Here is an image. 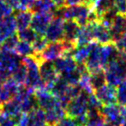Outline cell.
<instances>
[{
	"instance_id": "obj_1",
	"label": "cell",
	"mask_w": 126,
	"mask_h": 126,
	"mask_svg": "<svg viewBox=\"0 0 126 126\" xmlns=\"http://www.w3.org/2000/svg\"><path fill=\"white\" fill-rule=\"evenodd\" d=\"M22 64V59L15 52H0V80L4 81L11 78Z\"/></svg>"
},
{
	"instance_id": "obj_2",
	"label": "cell",
	"mask_w": 126,
	"mask_h": 126,
	"mask_svg": "<svg viewBox=\"0 0 126 126\" xmlns=\"http://www.w3.org/2000/svg\"><path fill=\"white\" fill-rule=\"evenodd\" d=\"M105 73L107 84L118 87L126 78V64L119 55L105 67Z\"/></svg>"
},
{
	"instance_id": "obj_3",
	"label": "cell",
	"mask_w": 126,
	"mask_h": 126,
	"mask_svg": "<svg viewBox=\"0 0 126 126\" xmlns=\"http://www.w3.org/2000/svg\"><path fill=\"white\" fill-rule=\"evenodd\" d=\"M89 95L88 93L81 91L77 97L74 98L65 108L67 116L76 119L79 117L88 114V99Z\"/></svg>"
},
{
	"instance_id": "obj_4",
	"label": "cell",
	"mask_w": 126,
	"mask_h": 126,
	"mask_svg": "<svg viewBox=\"0 0 126 126\" xmlns=\"http://www.w3.org/2000/svg\"><path fill=\"white\" fill-rule=\"evenodd\" d=\"M48 42H60L64 38V19L58 16H54L45 34Z\"/></svg>"
},
{
	"instance_id": "obj_5",
	"label": "cell",
	"mask_w": 126,
	"mask_h": 126,
	"mask_svg": "<svg viewBox=\"0 0 126 126\" xmlns=\"http://www.w3.org/2000/svg\"><path fill=\"white\" fill-rule=\"evenodd\" d=\"M55 13L52 12H43V13L33 14L31 22V28L39 35L45 36L46 31L53 19Z\"/></svg>"
},
{
	"instance_id": "obj_6",
	"label": "cell",
	"mask_w": 126,
	"mask_h": 126,
	"mask_svg": "<svg viewBox=\"0 0 126 126\" xmlns=\"http://www.w3.org/2000/svg\"><path fill=\"white\" fill-rule=\"evenodd\" d=\"M40 73L46 88L48 91L61 76L56 70L54 64L51 61H42L40 67Z\"/></svg>"
},
{
	"instance_id": "obj_7",
	"label": "cell",
	"mask_w": 126,
	"mask_h": 126,
	"mask_svg": "<svg viewBox=\"0 0 126 126\" xmlns=\"http://www.w3.org/2000/svg\"><path fill=\"white\" fill-rule=\"evenodd\" d=\"M94 95L101 102L103 105L118 103V87L111 85L106 84L100 88L95 90Z\"/></svg>"
},
{
	"instance_id": "obj_8",
	"label": "cell",
	"mask_w": 126,
	"mask_h": 126,
	"mask_svg": "<svg viewBox=\"0 0 126 126\" xmlns=\"http://www.w3.org/2000/svg\"><path fill=\"white\" fill-rule=\"evenodd\" d=\"M91 23L92 30H93L94 40L101 45L112 42L110 29L102 24L100 21H93Z\"/></svg>"
},
{
	"instance_id": "obj_9",
	"label": "cell",
	"mask_w": 126,
	"mask_h": 126,
	"mask_svg": "<svg viewBox=\"0 0 126 126\" xmlns=\"http://www.w3.org/2000/svg\"><path fill=\"white\" fill-rule=\"evenodd\" d=\"M20 87V85L17 84L12 78L3 81L1 90H0V106L5 102L15 98Z\"/></svg>"
},
{
	"instance_id": "obj_10",
	"label": "cell",
	"mask_w": 126,
	"mask_h": 126,
	"mask_svg": "<svg viewBox=\"0 0 126 126\" xmlns=\"http://www.w3.org/2000/svg\"><path fill=\"white\" fill-rule=\"evenodd\" d=\"M56 70L58 72L60 75L66 74V73L71 72L77 68L76 61L74 60L71 54H64L63 56L58 58L56 61L53 62Z\"/></svg>"
},
{
	"instance_id": "obj_11",
	"label": "cell",
	"mask_w": 126,
	"mask_h": 126,
	"mask_svg": "<svg viewBox=\"0 0 126 126\" xmlns=\"http://www.w3.org/2000/svg\"><path fill=\"white\" fill-rule=\"evenodd\" d=\"M45 113L48 126H56L57 124L64 118L67 115L65 108L62 105L61 103L45 111Z\"/></svg>"
},
{
	"instance_id": "obj_12",
	"label": "cell",
	"mask_w": 126,
	"mask_h": 126,
	"mask_svg": "<svg viewBox=\"0 0 126 126\" xmlns=\"http://www.w3.org/2000/svg\"><path fill=\"white\" fill-rule=\"evenodd\" d=\"M16 28L15 16L11 15L4 18L0 23V42H3L7 38L15 35Z\"/></svg>"
},
{
	"instance_id": "obj_13",
	"label": "cell",
	"mask_w": 126,
	"mask_h": 126,
	"mask_svg": "<svg viewBox=\"0 0 126 126\" xmlns=\"http://www.w3.org/2000/svg\"><path fill=\"white\" fill-rule=\"evenodd\" d=\"M112 42H114L120 35L126 33V15L117 14L110 28Z\"/></svg>"
},
{
	"instance_id": "obj_14",
	"label": "cell",
	"mask_w": 126,
	"mask_h": 126,
	"mask_svg": "<svg viewBox=\"0 0 126 126\" xmlns=\"http://www.w3.org/2000/svg\"><path fill=\"white\" fill-rule=\"evenodd\" d=\"M0 111L7 116L15 118L16 120L22 115V113H23L22 111L20 104L15 99H10V100L7 101L4 104H2L0 106Z\"/></svg>"
},
{
	"instance_id": "obj_15",
	"label": "cell",
	"mask_w": 126,
	"mask_h": 126,
	"mask_svg": "<svg viewBox=\"0 0 126 126\" xmlns=\"http://www.w3.org/2000/svg\"><path fill=\"white\" fill-rule=\"evenodd\" d=\"M33 16V12L30 10H18V12L15 16L17 30H22L27 28H29V26L31 25Z\"/></svg>"
},
{
	"instance_id": "obj_16",
	"label": "cell",
	"mask_w": 126,
	"mask_h": 126,
	"mask_svg": "<svg viewBox=\"0 0 126 126\" xmlns=\"http://www.w3.org/2000/svg\"><path fill=\"white\" fill-rule=\"evenodd\" d=\"M81 29V26L73 20L64 21V38L63 40L75 42L76 44V38Z\"/></svg>"
},
{
	"instance_id": "obj_17",
	"label": "cell",
	"mask_w": 126,
	"mask_h": 126,
	"mask_svg": "<svg viewBox=\"0 0 126 126\" xmlns=\"http://www.w3.org/2000/svg\"><path fill=\"white\" fill-rule=\"evenodd\" d=\"M93 30H92L91 23H88L87 25L81 27L78 36L76 38V47L80 46H85L94 42Z\"/></svg>"
},
{
	"instance_id": "obj_18",
	"label": "cell",
	"mask_w": 126,
	"mask_h": 126,
	"mask_svg": "<svg viewBox=\"0 0 126 126\" xmlns=\"http://www.w3.org/2000/svg\"><path fill=\"white\" fill-rule=\"evenodd\" d=\"M28 115L29 126H48L46 118V113L43 109L37 107L31 111Z\"/></svg>"
},
{
	"instance_id": "obj_19",
	"label": "cell",
	"mask_w": 126,
	"mask_h": 126,
	"mask_svg": "<svg viewBox=\"0 0 126 126\" xmlns=\"http://www.w3.org/2000/svg\"><path fill=\"white\" fill-rule=\"evenodd\" d=\"M58 7L52 0H35L31 10L34 13L52 12L56 13Z\"/></svg>"
},
{
	"instance_id": "obj_20",
	"label": "cell",
	"mask_w": 126,
	"mask_h": 126,
	"mask_svg": "<svg viewBox=\"0 0 126 126\" xmlns=\"http://www.w3.org/2000/svg\"><path fill=\"white\" fill-rule=\"evenodd\" d=\"M90 52H91V45L89 43L85 46L76 47L72 52L71 55L73 56L74 60L77 64H85L87 59L89 56Z\"/></svg>"
},
{
	"instance_id": "obj_21",
	"label": "cell",
	"mask_w": 126,
	"mask_h": 126,
	"mask_svg": "<svg viewBox=\"0 0 126 126\" xmlns=\"http://www.w3.org/2000/svg\"><path fill=\"white\" fill-rule=\"evenodd\" d=\"M90 80H91V85L94 89V92L100 88L101 86H105L107 82H106V73H105L104 69H101V70H99L97 72L93 73V74H90Z\"/></svg>"
},
{
	"instance_id": "obj_22",
	"label": "cell",
	"mask_w": 126,
	"mask_h": 126,
	"mask_svg": "<svg viewBox=\"0 0 126 126\" xmlns=\"http://www.w3.org/2000/svg\"><path fill=\"white\" fill-rule=\"evenodd\" d=\"M106 118L100 111H88L86 126H105Z\"/></svg>"
},
{
	"instance_id": "obj_23",
	"label": "cell",
	"mask_w": 126,
	"mask_h": 126,
	"mask_svg": "<svg viewBox=\"0 0 126 126\" xmlns=\"http://www.w3.org/2000/svg\"><path fill=\"white\" fill-rule=\"evenodd\" d=\"M15 53L18 54L20 57L22 56V58L27 57V56L35 55V52L33 50L32 44L27 42H23V41H19L18 44L16 48Z\"/></svg>"
},
{
	"instance_id": "obj_24",
	"label": "cell",
	"mask_w": 126,
	"mask_h": 126,
	"mask_svg": "<svg viewBox=\"0 0 126 126\" xmlns=\"http://www.w3.org/2000/svg\"><path fill=\"white\" fill-rule=\"evenodd\" d=\"M17 35H18L20 41L27 42L31 44L33 43L37 39V37L39 36L38 34L33 30L32 28H27V29H22V30H18Z\"/></svg>"
},
{
	"instance_id": "obj_25",
	"label": "cell",
	"mask_w": 126,
	"mask_h": 126,
	"mask_svg": "<svg viewBox=\"0 0 126 126\" xmlns=\"http://www.w3.org/2000/svg\"><path fill=\"white\" fill-rule=\"evenodd\" d=\"M19 41H20V39H19L17 34L11 35L10 37L7 38L4 42H2L1 50L6 51V52H15L16 48Z\"/></svg>"
},
{
	"instance_id": "obj_26",
	"label": "cell",
	"mask_w": 126,
	"mask_h": 126,
	"mask_svg": "<svg viewBox=\"0 0 126 126\" xmlns=\"http://www.w3.org/2000/svg\"><path fill=\"white\" fill-rule=\"evenodd\" d=\"M27 75H28V70L22 62L20 67L16 70V72L11 76V78L20 86H24L26 82Z\"/></svg>"
},
{
	"instance_id": "obj_27",
	"label": "cell",
	"mask_w": 126,
	"mask_h": 126,
	"mask_svg": "<svg viewBox=\"0 0 126 126\" xmlns=\"http://www.w3.org/2000/svg\"><path fill=\"white\" fill-rule=\"evenodd\" d=\"M81 75H82V73L80 71V69L78 68V67H77V68L75 69V70L71 71V72L66 73V74L61 75V77L63 78L69 85H78Z\"/></svg>"
},
{
	"instance_id": "obj_28",
	"label": "cell",
	"mask_w": 126,
	"mask_h": 126,
	"mask_svg": "<svg viewBox=\"0 0 126 126\" xmlns=\"http://www.w3.org/2000/svg\"><path fill=\"white\" fill-rule=\"evenodd\" d=\"M78 86L81 87V91L85 92V93H88V94L94 93V89L92 87L91 80H90L89 73H85V74H83L81 75L79 83H78Z\"/></svg>"
},
{
	"instance_id": "obj_29",
	"label": "cell",
	"mask_w": 126,
	"mask_h": 126,
	"mask_svg": "<svg viewBox=\"0 0 126 126\" xmlns=\"http://www.w3.org/2000/svg\"><path fill=\"white\" fill-rule=\"evenodd\" d=\"M49 42H47V40L46 39L45 36H41V35H39L37 37V39L34 42L32 43V46L33 48V50L35 52V54H39L46 49V47L47 46Z\"/></svg>"
},
{
	"instance_id": "obj_30",
	"label": "cell",
	"mask_w": 126,
	"mask_h": 126,
	"mask_svg": "<svg viewBox=\"0 0 126 126\" xmlns=\"http://www.w3.org/2000/svg\"><path fill=\"white\" fill-rule=\"evenodd\" d=\"M13 8L5 0H0V23L13 13Z\"/></svg>"
},
{
	"instance_id": "obj_31",
	"label": "cell",
	"mask_w": 126,
	"mask_h": 126,
	"mask_svg": "<svg viewBox=\"0 0 126 126\" xmlns=\"http://www.w3.org/2000/svg\"><path fill=\"white\" fill-rule=\"evenodd\" d=\"M88 111H100L102 108L103 104L101 102L97 99V97L94 93L90 94L88 96Z\"/></svg>"
},
{
	"instance_id": "obj_32",
	"label": "cell",
	"mask_w": 126,
	"mask_h": 126,
	"mask_svg": "<svg viewBox=\"0 0 126 126\" xmlns=\"http://www.w3.org/2000/svg\"><path fill=\"white\" fill-rule=\"evenodd\" d=\"M16 119L5 115L0 111V126H16Z\"/></svg>"
},
{
	"instance_id": "obj_33",
	"label": "cell",
	"mask_w": 126,
	"mask_h": 126,
	"mask_svg": "<svg viewBox=\"0 0 126 126\" xmlns=\"http://www.w3.org/2000/svg\"><path fill=\"white\" fill-rule=\"evenodd\" d=\"M114 45L116 46V48L118 49V50L119 52H125L126 51V33L123 34L122 35H120L114 42Z\"/></svg>"
},
{
	"instance_id": "obj_34",
	"label": "cell",
	"mask_w": 126,
	"mask_h": 126,
	"mask_svg": "<svg viewBox=\"0 0 126 126\" xmlns=\"http://www.w3.org/2000/svg\"><path fill=\"white\" fill-rule=\"evenodd\" d=\"M114 9L118 14L126 15V0H114Z\"/></svg>"
},
{
	"instance_id": "obj_35",
	"label": "cell",
	"mask_w": 126,
	"mask_h": 126,
	"mask_svg": "<svg viewBox=\"0 0 126 126\" xmlns=\"http://www.w3.org/2000/svg\"><path fill=\"white\" fill-rule=\"evenodd\" d=\"M56 126H78V125L74 118L67 116L64 118H63L61 121L58 122L56 125Z\"/></svg>"
},
{
	"instance_id": "obj_36",
	"label": "cell",
	"mask_w": 126,
	"mask_h": 126,
	"mask_svg": "<svg viewBox=\"0 0 126 126\" xmlns=\"http://www.w3.org/2000/svg\"><path fill=\"white\" fill-rule=\"evenodd\" d=\"M16 126H29L28 113H22L16 121Z\"/></svg>"
},
{
	"instance_id": "obj_37",
	"label": "cell",
	"mask_w": 126,
	"mask_h": 126,
	"mask_svg": "<svg viewBox=\"0 0 126 126\" xmlns=\"http://www.w3.org/2000/svg\"><path fill=\"white\" fill-rule=\"evenodd\" d=\"M34 1L35 0H20L21 10H31Z\"/></svg>"
},
{
	"instance_id": "obj_38",
	"label": "cell",
	"mask_w": 126,
	"mask_h": 126,
	"mask_svg": "<svg viewBox=\"0 0 126 126\" xmlns=\"http://www.w3.org/2000/svg\"><path fill=\"white\" fill-rule=\"evenodd\" d=\"M88 0H65V6H73L87 3Z\"/></svg>"
},
{
	"instance_id": "obj_39",
	"label": "cell",
	"mask_w": 126,
	"mask_h": 126,
	"mask_svg": "<svg viewBox=\"0 0 126 126\" xmlns=\"http://www.w3.org/2000/svg\"><path fill=\"white\" fill-rule=\"evenodd\" d=\"M52 1L54 2L56 6L58 7V9L65 6V0H52Z\"/></svg>"
},
{
	"instance_id": "obj_40",
	"label": "cell",
	"mask_w": 126,
	"mask_h": 126,
	"mask_svg": "<svg viewBox=\"0 0 126 126\" xmlns=\"http://www.w3.org/2000/svg\"><path fill=\"white\" fill-rule=\"evenodd\" d=\"M98 1H99V0H88V2H87V4H88L92 8V7H93Z\"/></svg>"
},
{
	"instance_id": "obj_41",
	"label": "cell",
	"mask_w": 126,
	"mask_h": 126,
	"mask_svg": "<svg viewBox=\"0 0 126 126\" xmlns=\"http://www.w3.org/2000/svg\"><path fill=\"white\" fill-rule=\"evenodd\" d=\"M120 57L124 61V62L126 64V51L125 52H120Z\"/></svg>"
},
{
	"instance_id": "obj_42",
	"label": "cell",
	"mask_w": 126,
	"mask_h": 126,
	"mask_svg": "<svg viewBox=\"0 0 126 126\" xmlns=\"http://www.w3.org/2000/svg\"><path fill=\"white\" fill-rule=\"evenodd\" d=\"M105 126H120V125H117V124H114V123H111V122L106 121V125H105Z\"/></svg>"
},
{
	"instance_id": "obj_43",
	"label": "cell",
	"mask_w": 126,
	"mask_h": 126,
	"mask_svg": "<svg viewBox=\"0 0 126 126\" xmlns=\"http://www.w3.org/2000/svg\"><path fill=\"white\" fill-rule=\"evenodd\" d=\"M2 83H3V81L0 80V90H1V86H2Z\"/></svg>"
},
{
	"instance_id": "obj_44",
	"label": "cell",
	"mask_w": 126,
	"mask_h": 126,
	"mask_svg": "<svg viewBox=\"0 0 126 126\" xmlns=\"http://www.w3.org/2000/svg\"><path fill=\"white\" fill-rule=\"evenodd\" d=\"M122 126H126V122H125V123H124V125Z\"/></svg>"
}]
</instances>
